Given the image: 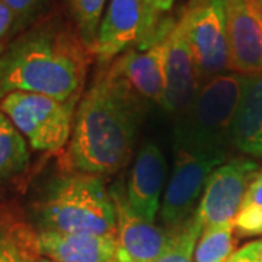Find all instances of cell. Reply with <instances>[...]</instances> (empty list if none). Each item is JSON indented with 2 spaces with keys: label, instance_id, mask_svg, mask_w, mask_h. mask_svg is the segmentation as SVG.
I'll return each mask as SVG.
<instances>
[{
  "label": "cell",
  "instance_id": "6da1fadb",
  "mask_svg": "<svg viewBox=\"0 0 262 262\" xmlns=\"http://www.w3.org/2000/svg\"><path fill=\"white\" fill-rule=\"evenodd\" d=\"M94 57L73 25L42 18L0 50V99L13 92L80 98Z\"/></svg>",
  "mask_w": 262,
  "mask_h": 262
},
{
  "label": "cell",
  "instance_id": "7a4b0ae2",
  "mask_svg": "<svg viewBox=\"0 0 262 262\" xmlns=\"http://www.w3.org/2000/svg\"><path fill=\"white\" fill-rule=\"evenodd\" d=\"M143 99L108 67L82 95L66 151L70 170L111 175L127 163L136 143Z\"/></svg>",
  "mask_w": 262,
  "mask_h": 262
},
{
  "label": "cell",
  "instance_id": "3957f363",
  "mask_svg": "<svg viewBox=\"0 0 262 262\" xmlns=\"http://www.w3.org/2000/svg\"><path fill=\"white\" fill-rule=\"evenodd\" d=\"M41 230L115 236V206L102 179L73 172L56 179L39 201Z\"/></svg>",
  "mask_w": 262,
  "mask_h": 262
},
{
  "label": "cell",
  "instance_id": "277c9868",
  "mask_svg": "<svg viewBox=\"0 0 262 262\" xmlns=\"http://www.w3.org/2000/svg\"><path fill=\"white\" fill-rule=\"evenodd\" d=\"M244 76L226 72L207 80L175 130L177 147L226 150L242 95Z\"/></svg>",
  "mask_w": 262,
  "mask_h": 262
},
{
  "label": "cell",
  "instance_id": "5b68a950",
  "mask_svg": "<svg viewBox=\"0 0 262 262\" xmlns=\"http://www.w3.org/2000/svg\"><path fill=\"white\" fill-rule=\"evenodd\" d=\"M80 98L61 101L47 95L13 92L0 99V111L32 149L54 153L70 140Z\"/></svg>",
  "mask_w": 262,
  "mask_h": 262
},
{
  "label": "cell",
  "instance_id": "8992f818",
  "mask_svg": "<svg viewBox=\"0 0 262 262\" xmlns=\"http://www.w3.org/2000/svg\"><path fill=\"white\" fill-rule=\"evenodd\" d=\"M177 159L160 206V222L177 230L195 214L211 172L227 159L226 150L177 147Z\"/></svg>",
  "mask_w": 262,
  "mask_h": 262
},
{
  "label": "cell",
  "instance_id": "52a82bcc",
  "mask_svg": "<svg viewBox=\"0 0 262 262\" xmlns=\"http://www.w3.org/2000/svg\"><path fill=\"white\" fill-rule=\"evenodd\" d=\"M181 18L201 84L230 72L225 0H196Z\"/></svg>",
  "mask_w": 262,
  "mask_h": 262
},
{
  "label": "cell",
  "instance_id": "ba28073f",
  "mask_svg": "<svg viewBox=\"0 0 262 262\" xmlns=\"http://www.w3.org/2000/svg\"><path fill=\"white\" fill-rule=\"evenodd\" d=\"M259 170L252 158H234L211 172L195 211L203 229L233 223L246 189Z\"/></svg>",
  "mask_w": 262,
  "mask_h": 262
},
{
  "label": "cell",
  "instance_id": "9c48e42d",
  "mask_svg": "<svg viewBox=\"0 0 262 262\" xmlns=\"http://www.w3.org/2000/svg\"><path fill=\"white\" fill-rule=\"evenodd\" d=\"M155 25L143 0H110L96 34L95 58L101 64L113 63L149 37Z\"/></svg>",
  "mask_w": 262,
  "mask_h": 262
},
{
  "label": "cell",
  "instance_id": "30bf717a",
  "mask_svg": "<svg viewBox=\"0 0 262 262\" xmlns=\"http://www.w3.org/2000/svg\"><path fill=\"white\" fill-rule=\"evenodd\" d=\"M115 206L117 262H153L168 248L177 230L143 220L131 208L120 188L111 192Z\"/></svg>",
  "mask_w": 262,
  "mask_h": 262
},
{
  "label": "cell",
  "instance_id": "8fae6325",
  "mask_svg": "<svg viewBox=\"0 0 262 262\" xmlns=\"http://www.w3.org/2000/svg\"><path fill=\"white\" fill-rule=\"evenodd\" d=\"M230 72L262 73V9L256 0H225Z\"/></svg>",
  "mask_w": 262,
  "mask_h": 262
},
{
  "label": "cell",
  "instance_id": "7c38bea8",
  "mask_svg": "<svg viewBox=\"0 0 262 262\" xmlns=\"http://www.w3.org/2000/svg\"><path fill=\"white\" fill-rule=\"evenodd\" d=\"M168 32L146 50H128L108 66V70L122 79L139 98L160 106H163L166 91Z\"/></svg>",
  "mask_w": 262,
  "mask_h": 262
},
{
  "label": "cell",
  "instance_id": "4fadbf2b",
  "mask_svg": "<svg viewBox=\"0 0 262 262\" xmlns=\"http://www.w3.org/2000/svg\"><path fill=\"white\" fill-rule=\"evenodd\" d=\"M201 88L195 60L185 37L182 18L169 29L166 54V91L163 110L170 114H185Z\"/></svg>",
  "mask_w": 262,
  "mask_h": 262
},
{
  "label": "cell",
  "instance_id": "5bb4252c",
  "mask_svg": "<svg viewBox=\"0 0 262 262\" xmlns=\"http://www.w3.org/2000/svg\"><path fill=\"white\" fill-rule=\"evenodd\" d=\"M166 177V160L158 144L147 143L139 151L127 182V201L143 220L155 223Z\"/></svg>",
  "mask_w": 262,
  "mask_h": 262
},
{
  "label": "cell",
  "instance_id": "9a60e30c",
  "mask_svg": "<svg viewBox=\"0 0 262 262\" xmlns=\"http://www.w3.org/2000/svg\"><path fill=\"white\" fill-rule=\"evenodd\" d=\"M34 251L51 262H117L115 236L39 230Z\"/></svg>",
  "mask_w": 262,
  "mask_h": 262
},
{
  "label": "cell",
  "instance_id": "2e32d148",
  "mask_svg": "<svg viewBox=\"0 0 262 262\" xmlns=\"http://www.w3.org/2000/svg\"><path fill=\"white\" fill-rule=\"evenodd\" d=\"M230 143L239 151L262 160V73L244 76Z\"/></svg>",
  "mask_w": 262,
  "mask_h": 262
},
{
  "label": "cell",
  "instance_id": "e0dca14e",
  "mask_svg": "<svg viewBox=\"0 0 262 262\" xmlns=\"http://www.w3.org/2000/svg\"><path fill=\"white\" fill-rule=\"evenodd\" d=\"M28 165V141L0 111V182L24 172Z\"/></svg>",
  "mask_w": 262,
  "mask_h": 262
},
{
  "label": "cell",
  "instance_id": "ac0fdd59",
  "mask_svg": "<svg viewBox=\"0 0 262 262\" xmlns=\"http://www.w3.org/2000/svg\"><path fill=\"white\" fill-rule=\"evenodd\" d=\"M233 253V223L204 227L196 242L194 262H226Z\"/></svg>",
  "mask_w": 262,
  "mask_h": 262
},
{
  "label": "cell",
  "instance_id": "d6986e66",
  "mask_svg": "<svg viewBox=\"0 0 262 262\" xmlns=\"http://www.w3.org/2000/svg\"><path fill=\"white\" fill-rule=\"evenodd\" d=\"M233 226L234 233L242 237L262 234V169L246 189Z\"/></svg>",
  "mask_w": 262,
  "mask_h": 262
},
{
  "label": "cell",
  "instance_id": "ffe728a7",
  "mask_svg": "<svg viewBox=\"0 0 262 262\" xmlns=\"http://www.w3.org/2000/svg\"><path fill=\"white\" fill-rule=\"evenodd\" d=\"M66 3L79 37L94 51L106 0H66Z\"/></svg>",
  "mask_w": 262,
  "mask_h": 262
},
{
  "label": "cell",
  "instance_id": "44dd1931",
  "mask_svg": "<svg viewBox=\"0 0 262 262\" xmlns=\"http://www.w3.org/2000/svg\"><path fill=\"white\" fill-rule=\"evenodd\" d=\"M201 232L203 225L194 214L177 229L170 245L153 262H194V251Z\"/></svg>",
  "mask_w": 262,
  "mask_h": 262
},
{
  "label": "cell",
  "instance_id": "7402d4cb",
  "mask_svg": "<svg viewBox=\"0 0 262 262\" xmlns=\"http://www.w3.org/2000/svg\"><path fill=\"white\" fill-rule=\"evenodd\" d=\"M0 2L5 3L12 10L15 18L10 38L16 37L22 31L41 20L50 3V0H0Z\"/></svg>",
  "mask_w": 262,
  "mask_h": 262
},
{
  "label": "cell",
  "instance_id": "603a6c76",
  "mask_svg": "<svg viewBox=\"0 0 262 262\" xmlns=\"http://www.w3.org/2000/svg\"><path fill=\"white\" fill-rule=\"evenodd\" d=\"M0 262H34L29 253L8 234L0 233Z\"/></svg>",
  "mask_w": 262,
  "mask_h": 262
},
{
  "label": "cell",
  "instance_id": "cb8c5ba5",
  "mask_svg": "<svg viewBox=\"0 0 262 262\" xmlns=\"http://www.w3.org/2000/svg\"><path fill=\"white\" fill-rule=\"evenodd\" d=\"M13 24H15V18L12 10L5 3L0 2V50L8 44V41L12 37Z\"/></svg>",
  "mask_w": 262,
  "mask_h": 262
},
{
  "label": "cell",
  "instance_id": "d4e9b609",
  "mask_svg": "<svg viewBox=\"0 0 262 262\" xmlns=\"http://www.w3.org/2000/svg\"><path fill=\"white\" fill-rule=\"evenodd\" d=\"M146 8L149 10V15L155 24H158L159 18L172 9L177 0H143Z\"/></svg>",
  "mask_w": 262,
  "mask_h": 262
},
{
  "label": "cell",
  "instance_id": "484cf974",
  "mask_svg": "<svg viewBox=\"0 0 262 262\" xmlns=\"http://www.w3.org/2000/svg\"><path fill=\"white\" fill-rule=\"evenodd\" d=\"M241 251L246 253L248 256H251L253 261L262 262V239L245 245L244 248H241Z\"/></svg>",
  "mask_w": 262,
  "mask_h": 262
},
{
  "label": "cell",
  "instance_id": "4316f807",
  "mask_svg": "<svg viewBox=\"0 0 262 262\" xmlns=\"http://www.w3.org/2000/svg\"><path fill=\"white\" fill-rule=\"evenodd\" d=\"M226 262H256L253 261L251 256H248L246 253H244L241 249H237V251H234V253L227 259Z\"/></svg>",
  "mask_w": 262,
  "mask_h": 262
},
{
  "label": "cell",
  "instance_id": "83f0119b",
  "mask_svg": "<svg viewBox=\"0 0 262 262\" xmlns=\"http://www.w3.org/2000/svg\"><path fill=\"white\" fill-rule=\"evenodd\" d=\"M38 262H51V261H48V259H44V258H39V261Z\"/></svg>",
  "mask_w": 262,
  "mask_h": 262
},
{
  "label": "cell",
  "instance_id": "f1b7e54d",
  "mask_svg": "<svg viewBox=\"0 0 262 262\" xmlns=\"http://www.w3.org/2000/svg\"><path fill=\"white\" fill-rule=\"evenodd\" d=\"M256 2H258V5L261 6V9H262V0H256Z\"/></svg>",
  "mask_w": 262,
  "mask_h": 262
}]
</instances>
